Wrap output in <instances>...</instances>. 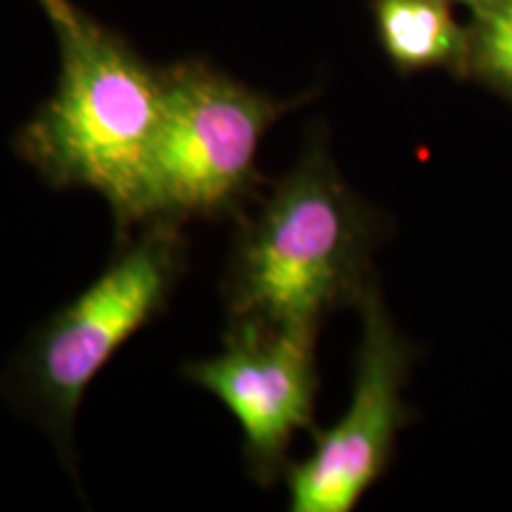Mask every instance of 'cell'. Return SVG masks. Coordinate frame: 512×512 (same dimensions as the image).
I'll return each mask as SVG.
<instances>
[{"label": "cell", "mask_w": 512, "mask_h": 512, "mask_svg": "<svg viewBox=\"0 0 512 512\" xmlns=\"http://www.w3.org/2000/svg\"><path fill=\"white\" fill-rule=\"evenodd\" d=\"M446 3V0H444ZM460 3H470V5H475V8H479V10H484L486 5H491V3H496V0H460Z\"/></svg>", "instance_id": "cell-9"}, {"label": "cell", "mask_w": 512, "mask_h": 512, "mask_svg": "<svg viewBox=\"0 0 512 512\" xmlns=\"http://www.w3.org/2000/svg\"><path fill=\"white\" fill-rule=\"evenodd\" d=\"M60 43L57 91L17 133L15 152L53 188H91L119 233L147 221V171L162 74L72 0H38Z\"/></svg>", "instance_id": "cell-1"}, {"label": "cell", "mask_w": 512, "mask_h": 512, "mask_svg": "<svg viewBox=\"0 0 512 512\" xmlns=\"http://www.w3.org/2000/svg\"><path fill=\"white\" fill-rule=\"evenodd\" d=\"M375 17L382 48L403 72L451 64L465 50L444 0H375Z\"/></svg>", "instance_id": "cell-7"}, {"label": "cell", "mask_w": 512, "mask_h": 512, "mask_svg": "<svg viewBox=\"0 0 512 512\" xmlns=\"http://www.w3.org/2000/svg\"><path fill=\"white\" fill-rule=\"evenodd\" d=\"M406 349L384 316L380 299L363 306V342L358 349L354 399L344 418L316 434V448L287 467L294 512H349L356 508L389 463L396 430L403 422L399 389Z\"/></svg>", "instance_id": "cell-6"}, {"label": "cell", "mask_w": 512, "mask_h": 512, "mask_svg": "<svg viewBox=\"0 0 512 512\" xmlns=\"http://www.w3.org/2000/svg\"><path fill=\"white\" fill-rule=\"evenodd\" d=\"M159 74L162 119L147 171V221L238 216L259 188L261 140L294 102L252 91L202 60Z\"/></svg>", "instance_id": "cell-3"}, {"label": "cell", "mask_w": 512, "mask_h": 512, "mask_svg": "<svg viewBox=\"0 0 512 512\" xmlns=\"http://www.w3.org/2000/svg\"><path fill=\"white\" fill-rule=\"evenodd\" d=\"M477 55L486 72L512 86V0H496L482 10Z\"/></svg>", "instance_id": "cell-8"}, {"label": "cell", "mask_w": 512, "mask_h": 512, "mask_svg": "<svg viewBox=\"0 0 512 512\" xmlns=\"http://www.w3.org/2000/svg\"><path fill=\"white\" fill-rule=\"evenodd\" d=\"M358 245L354 202L313 147L235 235L223 280L228 318L318 325L351 287Z\"/></svg>", "instance_id": "cell-2"}, {"label": "cell", "mask_w": 512, "mask_h": 512, "mask_svg": "<svg viewBox=\"0 0 512 512\" xmlns=\"http://www.w3.org/2000/svg\"><path fill=\"white\" fill-rule=\"evenodd\" d=\"M185 268L181 223L147 221L100 278L62 306L19 356V394L60 441L95 375L140 328L164 311Z\"/></svg>", "instance_id": "cell-4"}, {"label": "cell", "mask_w": 512, "mask_h": 512, "mask_svg": "<svg viewBox=\"0 0 512 512\" xmlns=\"http://www.w3.org/2000/svg\"><path fill=\"white\" fill-rule=\"evenodd\" d=\"M316 328L230 320L223 351L183 368L219 399L242 427V456L261 486L285 467L292 434L311 425L316 396Z\"/></svg>", "instance_id": "cell-5"}]
</instances>
